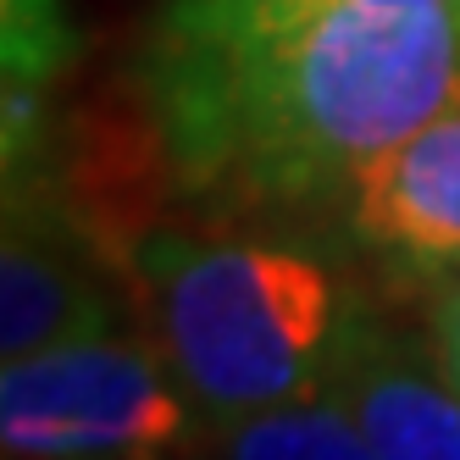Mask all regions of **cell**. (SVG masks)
I'll return each mask as SVG.
<instances>
[{
    "label": "cell",
    "mask_w": 460,
    "mask_h": 460,
    "mask_svg": "<svg viewBox=\"0 0 460 460\" xmlns=\"http://www.w3.org/2000/svg\"><path fill=\"white\" fill-rule=\"evenodd\" d=\"M455 101L460 6L444 0H172L139 56L161 167L211 206L339 200Z\"/></svg>",
    "instance_id": "1"
},
{
    "label": "cell",
    "mask_w": 460,
    "mask_h": 460,
    "mask_svg": "<svg viewBox=\"0 0 460 460\" xmlns=\"http://www.w3.org/2000/svg\"><path fill=\"white\" fill-rule=\"evenodd\" d=\"M78 56V34L61 0H0V73L56 78Z\"/></svg>",
    "instance_id": "9"
},
{
    "label": "cell",
    "mask_w": 460,
    "mask_h": 460,
    "mask_svg": "<svg viewBox=\"0 0 460 460\" xmlns=\"http://www.w3.org/2000/svg\"><path fill=\"white\" fill-rule=\"evenodd\" d=\"M106 327H117L111 288L78 250L28 222L22 200H0V360Z\"/></svg>",
    "instance_id": "6"
},
{
    "label": "cell",
    "mask_w": 460,
    "mask_h": 460,
    "mask_svg": "<svg viewBox=\"0 0 460 460\" xmlns=\"http://www.w3.org/2000/svg\"><path fill=\"white\" fill-rule=\"evenodd\" d=\"M327 394L360 421L372 455L388 460H460V394L455 383L400 344L360 327Z\"/></svg>",
    "instance_id": "5"
},
{
    "label": "cell",
    "mask_w": 460,
    "mask_h": 460,
    "mask_svg": "<svg viewBox=\"0 0 460 460\" xmlns=\"http://www.w3.org/2000/svg\"><path fill=\"white\" fill-rule=\"evenodd\" d=\"M344 234L421 278L460 272V101L377 150L339 194Z\"/></svg>",
    "instance_id": "4"
},
{
    "label": "cell",
    "mask_w": 460,
    "mask_h": 460,
    "mask_svg": "<svg viewBox=\"0 0 460 460\" xmlns=\"http://www.w3.org/2000/svg\"><path fill=\"white\" fill-rule=\"evenodd\" d=\"M56 155V111L45 78L0 73V200H22L50 178Z\"/></svg>",
    "instance_id": "8"
},
{
    "label": "cell",
    "mask_w": 460,
    "mask_h": 460,
    "mask_svg": "<svg viewBox=\"0 0 460 460\" xmlns=\"http://www.w3.org/2000/svg\"><path fill=\"white\" fill-rule=\"evenodd\" d=\"M427 322H433V360H438V372L460 394V272H449V283L433 294Z\"/></svg>",
    "instance_id": "10"
},
{
    "label": "cell",
    "mask_w": 460,
    "mask_h": 460,
    "mask_svg": "<svg viewBox=\"0 0 460 460\" xmlns=\"http://www.w3.org/2000/svg\"><path fill=\"white\" fill-rule=\"evenodd\" d=\"M145 311L206 421L327 388L367 316L322 255L283 239H150Z\"/></svg>",
    "instance_id": "2"
},
{
    "label": "cell",
    "mask_w": 460,
    "mask_h": 460,
    "mask_svg": "<svg viewBox=\"0 0 460 460\" xmlns=\"http://www.w3.org/2000/svg\"><path fill=\"white\" fill-rule=\"evenodd\" d=\"M444 6H460V0H444Z\"/></svg>",
    "instance_id": "11"
},
{
    "label": "cell",
    "mask_w": 460,
    "mask_h": 460,
    "mask_svg": "<svg viewBox=\"0 0 460 460\" xmlns=\"http://www.w3.org/2000/svg\"><path fill=\"white\" fill-rule=\"evenodd\" d=\"M211 438L222 455H250V460H283V455H300V460H367L372 444L360 433V421L333 400L327 388L305 394V400H283V405H261L244 416H227L211 427Z\"/></svg>",
    "instance_id": "7"
},
{
    "label": "cell",
    "mask_w": 460,
    "mask_h": 460,
    "mask_svg": "<svg viewBox=\"0 0 460 460\" xmlns=\"http://www.w3.org/2000/svg\"><path fill=\"white\" fill-rule=\"evenodd\" d=\"M211 433L161 344L78 333L0 360V455L145 460Z\"/></svg>",
    "instance_id": "3"
}]
</instances>
